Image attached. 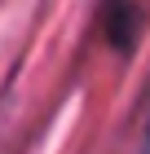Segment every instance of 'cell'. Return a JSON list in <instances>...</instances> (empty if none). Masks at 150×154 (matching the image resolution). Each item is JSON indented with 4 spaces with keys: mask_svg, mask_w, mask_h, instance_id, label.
I'll return each mask as SVG.
<instances>
[]
</instances>
